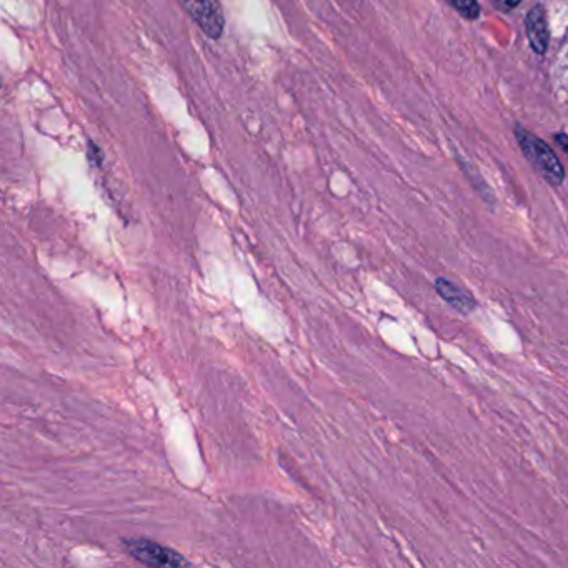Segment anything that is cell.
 <instances>
[{
  "label": "cell",
  "instance_id": "obj_1",
  "mask_svg": "<svg viewBox=\"0 0 568 568\" xmlns=\"http://www.w3.org/2000/svg\"><path fill=\"white\" fill-rule=\"evenodd\" d=\"M205 37L222 39L225 32V15L219 0H177Z\"/></svg>",
  "mask_w": 568,
  "mask_h": 568
},
{
  "label": "cell",
  "instance_id": "obj_2",
  "mask_svg": "<svg viewBox=\"0 0 568 568\" xmlns=\"http://www.w3.org/2000/svg\"><path fill=\"white\" fill-rule=\"evenodd\" d=\"M520 145L524 149L525 155L534 162L535 167L542 172L547 182L552 185H560L564 182V167L560 165L559 159L554 152L532 134L517 130Z\"/></svg>",
  "mask_w": 568,
  "mask_h": 568
},
{
  "label": "cell",
  "instance_id": "obj_3",
  "mask_svg": "<svg viewBox=\"0 0 568 568\" xmlns=\"http://www.w3.org/2000/svg\"><path fill=\"white\" fill-rule=\"evenodd\" d=\"M125 549L140 564L149 567H185L189 562L175 550L167 549L162 545L154 544L150 540H127Z\"/></svg>",
  "mask_w": 568,
  "mask_h": 568
},
{
  "label": "cell",
  "instance_id": "obj_4",
  "mask_svg": "<svg viewBox=\"0 0 568 568\" xmlns=\"http://www.w3.org/2000/svg\"><path fill=\"white\" fill-rule=\"evenodd\" d=\"M435 290L447 304L452 305L460 314L469 315L477 307L474 297L450 280H435Z\"/></svg>",
  "mask_w": 568,
  "mask_h": 568
},
{
  "label": "cell",
  "instance_id": "obj_5",
  "mask_svg": "<svg viewBox=\"0 0 568 568\" xmlns=\"http://www.w3.org/2000/svg\"><path fill=\"white\" fill-rule=\"evenodd\" d=\"M527 35H529L532 49L537 54H544L549 45V25H547V17L542 7H535L529 15H527Z\"/></svg>",
  "mask_w": 568,
  "mask_h": 568
},
{
  "label": "cell",
  "instance_id": "obj_6",
  "mask_svg": "<svg viewBox=\"0 0 568 568\" xmlns=\"http://www.w3.org/2000/svg\"><path fill=\"white\" fill-rule=\"evenodd\" d=\"M455 9L462 12L469 19H477L480 14V5L477 0H452Z\"/></svg>",
  "mask_w": 568,
  "mask_h": 568
},
{
  "label": "cell",
  "instance_id": "obj_7",
  "mask_svg": "<svg viewBox=\"0 0 568 568\" xmlns=\"http://www.w3.org/2000/svg\"><path fill=\"white\" fill-rule=\"evenodd\" d=\"M87 157H89L90 164L97 165V167H100L102 160H104L102 150H100L99 145L92 142V140H89V145H87Z\"/></svg>",
  "mask_w": 568,
  "mask_h": 568
},
{
  "label": "cell",
  "instance_id": "obj_8",
  "mask_svg": "<svg viewBox=\"0 0 568 568\" xmlns=\"http://www.w3.org/2000/svg\"><path fill=\"white\" fill-rule=\"evenodd\" d=\"M495 2H499L505 9H512V7H517L522 0H495Z\"/></svg>",
  "mask_w": 568,
  "mask_h": 568
},
{
  "label": "cell",
  "instance_id": "obj_9",
  "mask_svg": "<svg viewBox=\"0 0 568 568\" xmlns=\"http://www.w3.org/2000/svg\"><path fill=\"white\" fill-rule=\"evenodd\" d=\"M557 139H559L560 144H562V147H564L565 150H567L568 152V137L567 135H559V137H557Z\"/></svg>",
  "mask_w": 568,
  "mask_h": 568
}]
</instances>
